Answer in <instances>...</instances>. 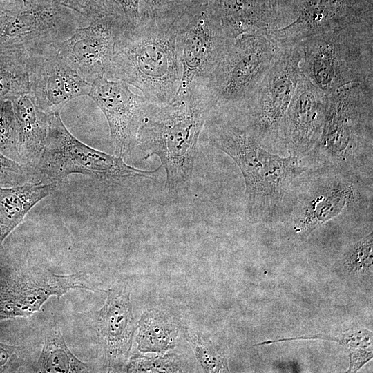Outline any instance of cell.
Masks as SVG:
<instances>
[{"instance_id":"1","label":"cell","mask_w":373,"mask_h":373,"mask_svg":"<svg viewBox=\"0 0 373 373\" xmlns=\"http://www.w3.org/2000/svg\"><path fill=\"white\" fill-rule=\"evenodd\" d=\"M202 131L211 146L229 155L239 167L251 216L282 209L293 185L308 169L291 153L280 157L267 151L240 111L213 108Z\"/></svg>"},{"instance_id":"2","label":"cell","mask_w":373,"mask_h":373,"mask_svg":"<svg viewBox=\"0 0 373 373\" xmlns=\"http://www.w3.org/2000/svg\"><path fill=\"white\" fill-rule=\"evenodd\" d=\"M215 102L206 84L178 92L168 104H151L139 130L137 145L144 159L159 157L171 192L187 187L193 175L198 140Z\"/></svg>"},{"instance_id":"3","label":"cell","mask_w":373,"mask_h":373,"mask_svg":"<svg viewBox=\"0 0 373 373\" xmlns=\"http://www.w3.org/2000/svg\"><path fill=\"white\" fill-rule=\"evenodd\" d=\"M178 19H140L135 26L122 30L104 77L134 86L150 103L170 102L182 79Z\"/></svg>"},{"instance_id":"4","label":"cell","mask_w":373,"mask_h":373,"mask_svg":"<svg viewBox=\"0 0 373 373\" xmlns=\"http://www.w3.org/2000/svg\"><path fill=\"white\" fill-rule=\"evenodd\" d=\"M373 84L346 85L327 96L321 138L307 157L314 168L358 173L372 164Z\"/></svg>"},{"instance_id":"5","label":"cell","mask_w":373,"mask_h":373,"mask_svg":"<svg viewBox=\"0 0 373 373\" xmlns=\"http://www.w3.org/2000/svg\"><path fill=\"white\" fill-rule=\"evenodd\" d=\"M296 45L300 71L327 95L352 84H373L372 25L335 29Z\"/></svg>"},{"instance_id":"6","label":"cell","mask_w":373,"mask_h":373,"mask_svg":"<svg viewBox=\"0 0 373 373\" xmlns=\"http://www.w3.org/2000/svg\"><path fill=\"white\" fill-rule=\"evenodd\" d=\"M160 168L142 170L127 164L122 157L84 144L67 129L59 111H56L48 115L46 145L39 162L30 169V182L57 183L75 173L120 182L135 178H151Z\"/></svg>"},{"instance_id":"7","label":"cell","mask_w":373,"mask_h":373,"mask_svg":"<svg viewBox=\"0 0 373 373\" xmlns=\"http://www.w3.org/2000/svg\"><path fill=\"white\" fill-rule=\"evenodd\" d=\"M315 171L291 189L285 205L290 204L294 230L303 237L364 199L358 173L327 168Z\"/></svg>"},{"instance_id":"8","label":"cell","mask_w":373,"mask_h":373,"mask_svg":"<svg viewBox=\"0 0 373 373\" xmlns=\"http://www.w3.org/2000/svg\"><path fill=\"white\" fill-rule=\"evenodd\" d=\"M278 48L265 34H249L236 38L206 84L215 102L214 108L243 109Z\"/></svg>"},{"instance_id":"9","label":"cell","mask_w":373,"mask_h":373,"mask_svg":"<svg viewBox=\"0 0 373 373\" xmlns=\"http://www.w3.org/2000/svg\"><path fill=\"white\" fill-rule=\"evenodd\" d=\"M233 41L214 15L209 0L180 16L177 49L182 79L178 93L195 85L207 84Z\"/></svg>"},{"instance_id":"10","label":"cell","mask_w":373,"mask_h":373,"mask_svg":"<svg viewBox=\"0 0 373 373\" xmlns=\"http://www.w3.org/2000/svg\"><path fill=\"white\" fill-rule=\"evenodd\" d=\"M300 59L296 44L279 47L256 90L241 110L260 142L278 137L281 122L300 77Z\"/></svg>"},{"instance_id":"11","label":"cell","mask_w":373,"mask_h":373,"mask_svg":"<svg viewBox=\"0 0 373 373\" xmlns=\"http://www.w3.org/2000/svg\"><path fill=\"white\" fill-rule=\"evenodd\" d=\"M371 7L363 0H305L283 26L267 35L283 47L335 29L372 25Z\"/></svg>"},{"instance_id":"12","label":"cell","mask_w":373,"mask_h":373,"mask_svg":"<svg viewBox=\"0 0 373 373\" xmlns=\"http://www.w3.org/2000/svg\"><path fill=\"white\" fill-rule=\"evenodd\" d=\"M106 117L115 155L123 157L137 146L139 130L151 104L128 84L104 76L95 78L88 95Z\"/></svg>"},{"instance_id":"13","label":"cell","mask_w":373,"mask_h":373,"mask_svg":"<svg viewBox=\"0 0 373 373\" xmlns=\"http://www.w3.org/2000/svg\"><path fill=\"white\" fill-rule=\"evenodd\" d=\"M28 50L29 93L42 111H59L70 100L88 95L91 84L58 53L55 43Z\"/></svg>"},{"instance_id":"14","label":"cell","mask_w":373,"mask_h":373,"mask_svg":"<svg viewBox=\"0 0 373 373\" xmlns=\"http://www.w3.org/2000/svg\"><path fill=\"white\" fill-rule=\"evenodd\" d=\"M88 23L64 6L25 3L0 27V45L26 49L43 46L66 39L77 28Z\"/></svg>"},{"instance_id":"15","label":"cell","mask_w":373,"mask_h":373,"mask_svg":"<svg viewBox=\"0 0 373 373\" xmlns=\"http://www.w3.org/2000/svg\"><path fill=\"white\" fill-rule=\"evenodd\" d=\"M127 28L106 13L77 28L66 39L55 43L58 53L88 82L105 76L112 61L119 32Z\"/></svg>"},{"instance_id":"16","label":"cell","mask_w":373,"mask_h":373,"mask_svg":"<svg viewBox=\"0 0 373 373\" xmlns=\"http://www.w3.org/2000/svg\"><path fill=\"white\" fill-rule=\"evenodd\" d=\"M327 96L300 73L278 132L289 153L303 160L318 144L324 126Z\"/></svg>"},{"instance_id":"17","label":"cell","mask_w":373,"mask_h":373,"mask_svg":"<svg viewBox=\"0 0 373 373\" xmlns=\"http://www.w3.org/2000/svg\"><path fill=\"white\" fill-rule=\"evenodd\" d=\"M106 294L104 305L96 313V329L105 351L108 372H117L126 362L137 326L129 291L115 288Z\"/></svg>"},{"instance_id":"18","label":"cell","mask_w":373,"mask_h":373,"mask_svg":"<svg viewBox=\"0 0 373 373\" xmlns=\"http://www.w3.org/2000/svg\"><path fill=\"white\" fill-rule=\"evenodd\" d=\"M73 289L93 290L75 275L30 274L0 295V319L32 315L50 297L59 298Z\"/></svg>"},{"instance_id":"19","label":"cell","mask_w":373,"mask_h":373,"mask_svg":"<svg viewBox=\"0 0 373 373\" xmlns=\"http://www.w3.org/2000/svg\"><path fill=\"white\" fill-rule=\"evenodd\" d=\"M267 0H209L212 12L233 39L265 34L278 27V17Z\"/></svg>"},{"instance_id":"20","label":"cell","mask_w":373,"mask_h":373,"mask_svg":"<svg viewBox=\"0 0 373 373\" xmlns=\"http://www.w3.org/2000/svg\"><path fill=\"white\" fill-rule=\"evenodd\" d=\"M17 122L19 162L33 168L44 151L48 130V115L36 104L30 93L11 99Z\"/></svg>"},{"instance_id":"21","label":"cell","mask_w":373,"mask_h":373,"mask_svg":"<svg viewBox=\"0 0 373 373\" xmlns=\"http://www.w3.org/2000/svg\"><path fill=\"white\" fill-rule=\"evenodd\" d=\"M57 184L26 182L0 187V245L32 207L52 193Z\"/></svg>"},{"instance_id":"22","label":"cell","mask_w":373,"mask_h":373,"mask_svg":"<svg viewBox=\"0 0 373 373\" xmlns=\"http://www.w3.org/2000/svg\"><path fill=\"white\" fill-rule=\"evenodd\" d=\"M180 326L162 311L145 312L137 322V350L142 354H164L173 349Z\"/></svg>"},{"instance_id":"23","label":"cell","mask_w":373,"mask_h":373,"mask_svg":"<svg viewBox=\"0 0 373 373\" xmlns=\"http://www.w3.org/2000/svg\"><path fill=\"white\" fill-rule=\"evenodd\" d=\"M29 93L28 50L0 45V99H11Z\"/></svg>"},{"instance_id":"24","label":"cell","mask_w":373,"mask_h":373,"mask_svg":"<svg viewBox=\"0 0 373 373\" xmlns=\"http://www.w3.org/2000/svg\"><path fill=\"white\" fill-rule=\"evenodd\" d=\"M90 368L68 347L59 326L51 321L46 331L37 372L47 373L88 372Z\"/></svg>"},{"instance_id":"25","label":"cell","mask_w":373,"mask_h":373,"mask_svg":"<svg viewBox=\"0 0 373 373\" xmlns=\"http://www.w3.org/2000/svg\"><path fill=\"white\" fill-rule=\"evenodd\" d=\"M184 337L191 345L196 359L205 372H229L227 358L213 343L201 335L191 332L186 327L180 326Z\"/></svg>"},{"instance_id":"26","label":"cell","mask_w":373,"mask_h":373,"mask_svg":"<svg viewBox=\"0 0 373 373\" xmlns=\"http://www.w3.org/2000/svg\"><path fill=\"white\" fill-rule=\"evenodd\" d=\"M180 357L175 353L146 356L136 354L131 357L124 370L126 372H182Z\"/></svg>"},{"instance_id":"27","label":"cell","mask_w":373,"mask_h":373,"mask_svg":"<svg viewBox=\"0 0 373 373\" xmlns=\"http://www.w3.org/2000/svg\"><path fill=\"white\" fill-rule=\"evenodd\" d=\"M204 0H140V19H175Z\"/></svg>"},{"instance_id":"28","label":"cell","mask_w":373,"mask_h":373,"mask_svg":"<svg viewBox=\"0 0 373 373\" xmlns=\"http://www.w3.org/2000/svg\"><path fill=\"white\" fill-rule=\"evenodd\" d=\"M0 152L20 162L17 151V122L10 99H0Z\"/></svg>"},{"instance_id":"29","label":"cell","mask_w":373,"mask_h":373,"mask_svg":"<svg viewBox=\"0 0 373 373\" xmlns=\"http://www.w3.org/2000/svg\"><path fill=\"white\" fill-rule=\"evenodd\" d=\"M372 233H370L350 248L343 258V269L352 275L372 273Z\"/></svg>"},{"instance_id":"30","label":"cell","mask_w":373,"mask_h":373,"mask_svg":"<svg viewBox=\"0 0 373 373\" xmlns=\"http://www.w3.org/2000/svg\"><path fill=\"white\" fill-rule=\"evenodd\" d=\"M296 339H324L335 341L347 347L348 350L358 347H372V332L366 329H353L347 330L336 336L316 334L314 336H303L288 339H279L267 341V343H273L279 341Z\"/></svg>"},{"instance_id":"31","label":"cell","mask_w":373,"mask_h":373,"mask_svg":"<svg viewBox=\"0 0 373 373\" xmlns=\"http://www.w3.org/2000/svg\"><path fill=\"white\" fill-rule=\"evenodd\" d=\"M30 182V169L0 152V187H12Z\"/></svg>"},{"instance_id":"32","label":"cell","mask_w":373,"mask_h":373,"mask_svg":"<svg viewBox=\"0 0 373 373\" xmlns=\"http://www.w3.org/2000/svg\"><path fill=\"white\" fill-rule=\"evenodd\" d=\"M24 3L46 6H61L72 10L89 23L106 12L93 0H23Z\"/></svg>"},{"instance_id":"33","label":"cell","mask_w":373,"mask_h":373,"mask_svg":"<svg viewBox=\"0 0 373 373\" xmlns=\"http://www.w3.org/2000/svg\"><path fill=\"white\" fill-rule=\"evenodd\" d=\"M140 0H112L111 15L128 27L135 26L140 21Z\"/></svg>"},{"instance_id":"34","label":"cell","mask_w":373,"mask_h":373,"mask_svg":"<svg viewBox=\"0 0 373 373\" xmlns=\"http://www.w3.org/2000/svg\"><path fill=\"white\" fill-rule=\"evenodd\" d=\"M350 359V367L347 372H357L362 366L372 358V348L358 347L348 350Z\"/></svg>"},{"instance_id":"35","label":"cell","mask_w":373,"mask_h":373,"mask_svg":"<svg viewBox=\"0 0 373 373\" xmlns=\"http://www.w3.org/2000/svg\"><path fill=\"white\" fill-rule=\"evenodd\" d=\"M16 354V347L0 343V372L8 370L12 358Z\"/></svg>"},{"instance_id":"36","label":"cell","mask_w":373,"mask_h":373,"mask_svg":"<svg viewBox=\"0 0 373 373\" xmlns=\"http://www.w3.org/2000/svg\"><path fill=\"white\" fill-rule=\"evenodd\" d=\"M22 8L23 7L20 8L0 3V27Z\"/></svg>"},{"instance_id":"37","label":"cell","mask_w":373,"mask_h":373,"mask_svg":"<svg viewBox=\"0 0 373 373\" xmlns=\"http://www.w3.org/2000/svg\"><path fill=\"white\" fill-rule=\"evenodd\" d=\"M0 3L17 7H23L24 6L23 0H0Z\"/></svg>"}]
</instances>
